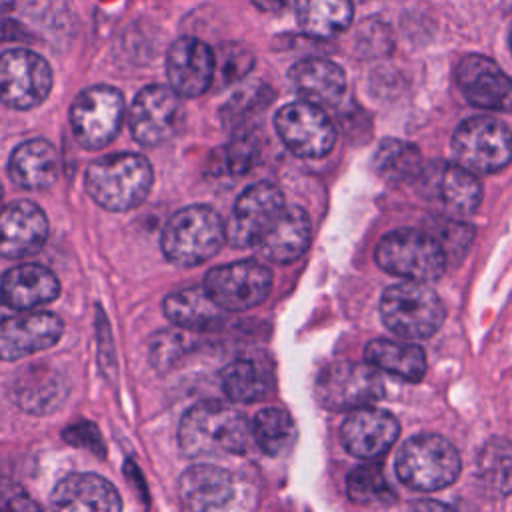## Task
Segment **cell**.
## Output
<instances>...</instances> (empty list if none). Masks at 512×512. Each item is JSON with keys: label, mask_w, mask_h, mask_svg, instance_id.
Instances as JSON below:
<instances>
[{"label": "cell", "mask_w": 512, "mask_h": 512, "mask_svg": "<svg viewBox=\"0 0 512 512\" xmlns=\"http://www.w3.org/2000/svg\"><path fill=\"white\" fill-rule=\"evenodd\" d=\"M46 238L48 218L40 206L28 200L0 206V256H30L44 246Z\"/></svg>", "instance_id": "20"}, {"label": "cell", "mask_w": 512, "mask_h": 512, "mask_svg": "<svg viewBox=\"0 0 512 512\" xmlns=\"http://www.w3.org/2000/svg\"><path fill=\"white\" fill-rule=\"evenodd\" d=\"M310 238L312 226L308 214L298 206H286L254 248L272 262L288 264L306 252Z\"/></svg>", "instance_id": "25"}, {"label": "cell", "mask_w": 512, "mask_h": 512, "mask_svg": "<svg viewBox=\"0 0 512 512\" xmlns=\"http://www.w3.org/2000/svg\"><path fill=\"white\" fill-rule=\"evenodd\" d=\"M300 28L312 38H332L344 32L352 18V0H296Z\"/></svg>", "instance_id": "30"}, {"label": "cell", "mask_w": 512, "mask_h": 512, "mask_svg": "<svg viewBox=\"0 0 512 512\" xmlns=\"http://www.w3.org/2000/svg\"><path fill=\"white\" fill-rule=\"evenodd\" d=\"M60 294V282L42 264H20L0 280V298L14 310H32L52 302Z\"/></svg>", "instance_id": "24"}, {"label": "cell", "mask_w": 512, "mask_h": 512, "mask_svg": "<svg viewBox=\"0 0 512 512\" xmlns=\"http://www.w3.org/2000/svg\"><path fill=\"white\" fill-rule=\"evenodd\" d=\"M376 264L400 278L414 282H430L444 274L446 254L430 232L394 230L386 234L374 252Z\"/></svg>", "instance_id": "5"}, {"label": "cell", "mask_w": 512, "mask_h": 512, "mask_svg": "<svg viewBox=\"0 0 512 512\" xmlns=\"http://www.w3.org/2000/svg\"><path fill=\"white\" fill-rule=\"evenodd\" d=\"M510 50H512V30H510Z\"/></svg>", "instance_id": "44"}, {"label": "cell", "mask_w": 512, "mask_h": 512, "mask_svg": "<svg viewBox=\"0 0 512 512\" xmlns=\"http://www.w3.org/2000/svg\"><path fill=\"white\" fill-rule=\"evenodd\" d=\"M64 332L52 312H24L0 320V360L12 362L54 346Z\"/></svg>", "instance_id": "18"}, {"label": "cell", "mask_w": 512, "mask_h": 512, "mask_svg": "<svg viewBox=\"0 0 512 512\" xmlns=\"http://www.w3.org/2000/svg\"><path fill=\"white\" fill-rule=\"evenodd\" d=\"M380 316L394 334L420 340L432 336L444 322V304L426 282L392 284L380 298Z\"/></svg>", "instance_id": "4"}, {"label": "cell", "mask_w": 512, "mask_h": 512, "mask_svg": "<svg viewBox=\"0 0 512 512\" xmlns=\"http://www.w3.org/2000/svg\"><path fill=\"white\" fill-rule=\"evenodd\" d=\"M366 362L406 382H420L426 374V354L418 344L388 338L372 340L364 350Z\"/></svg>", "instance_id": "29"}, {"label": "cell", "mask_w": 512, "mask_h": 512, "mask_svg": "<svg viewBox=\"0 0 512 512\" xmlns=\"http://www.w3.org/2000/svg\"><path fill=\"white\" fill-rule=\"evenodd\" d=\"M204 288L224 312H240L260 304L272 288V272L254 260L212 268Z\"/></svg>", "instance_id": "12"}, {"label": "cell", "mask_w": 512, "mask_h": 512, "mask_svg": "<svg viewBox=\"0 0 512 512\" xmlns=\"http://www.w3.org/2000/svg\"><path fill=\"white\" fill-rule=\"evenodd\" d=\"M424 198L438 204L448 216H468L482 200V186L474 172L456 162H432L416 178Z\"/></svg>", "instance_id": "14"}, {"label": "cell", "mask_w": 512, "mask_h": 512, "mask_svg": "<svg viewBox=\"0 0 512 512\" xmlns=\"http://www.w3.org/2000/svg\"><path fill=\"white\" fill-rule=\"evenodd\" d=\"M50 506L54 512H122V498L106 478L74 472L56 482Z\"/></svg>", "instance_id": "21"}, {"label": "cell", "mask_w": 512, "mask_h": 512, "mask_svg": "<svg viewBox=\"0 0 512 512\" xmlns=\"http://www.w3.org/2000/svg\"><path fill=\"white\" fill-rule=\"evenodd\" d=\"M178 496L188 512H222L232 496V476L214 464H194L178 480Z\"/></svg>", "instance_id": "23"}, {"label": "cell", "mask_w": 512, "mask_h": 512, "mask_svg": "<svg viewBox=\"0 0 512 512\" xmlns=\"http://www.w3.org/2000/svg\"><path fill=\"white\" fill-rule=\"evenodd\" d=\"M260 10L264 12H280L284 8H288L292 2L296 0H252Z\"/></svg>", "instance_id": "43"}, {"label": "cell", "mask_w": 512, "mask_h": 512, "mask_svg": "<svg viewBox=\"0 0 512 512\" xmlns=\"http://www.w3.org/2000/svg\"><path fill=\"white\" fill-rule=\"evenodd\" d=\"M476 480L488 496L512 492V442L492 438L482 446L476 460Z\"/></svg>", "instance_id": "31"}, {"label": "cell", "mask_w": 512, "mask_h": 512, "mask_svg": "<svg viewBox=\"0 0 512 512\" xmlns=\"http://www.w3.org/2000/svg\"><path fill=\"white\" fill-rule=\"evenodd\" d=\"M182 118L180 96L172 88L152 84L136 94L128 112V126L136 142L158 146L180 130Z\"/></svg>", "instance_id": "13"}, {"label": "cell", "mask_w": 512, "mask_h": 512, "mask_svg": "<svg viewBox=\"0 0 512 512\" xmlns=\"http://www.w3.org/2000/svg\"><path fill=\"white\" fill-rule=\"evenodd\" d=\"M350 500L358 504H384L394 500V492L378 466H358L346 480Z\"/></svg>", "instance_id": "35"}, {"label": "cell", "mask_w": 512, "mask_h": 512, "mask_svg": "<svg viewBox=\"0 0 512 512\" xmlns=\"http://www.w3.org/2000/svg\"><path fill=\"white\" fill-rule=\"evenodd\" d=\"M30 34L28 30L14 18L0 16V44L2 42H18V40H28Z\"/></svg>", "instance_id": "41"}, {"label": "cell", "mask_w": 512, "mask_h": 512, "mask_svg": "<svg viewBox=\"0 0 512 512\" xmlns=\"http://www.w3.org/2000/svg\"><path fill=\"white\" fill-rule=\"evenodd\" d=\"M274 128L284 146L302 158H322L336 142V128L320 106L290 102L274 116Z\"/></svg>", "instance_id": "10"}, {"label": "cell", "mask_w": 512, "mask_h": 512, "mask_svg": "<svg viewBox=\"0 0 512 512\" xmlns=\"http://www.w3.org/2000/svg\"><path fill=\"white\" fill-rule=\"evenodd\" d=\"M410 512H456L452 506L436 502V500H420L416 502Z\"/></svg>", "instance_id": "42"}, {"label": "cell", "mask_w": 512, "mask_h": 512, "mask_svg": "<svg viewBox=\"0 0 512 512\" xmlns=\"http://www.w3.org/2000/svg\"><path fill=\"white\" fill-rule=\"evenodd\" d=\"M252 440L268 456L282 454L294 438L292 416L282 408L260 410L250 424Z\"/></svg>", "instance_id": "33"}, {"label": "cell", "mask_w": 512, "mask_h": 512, "mask_svg": "<svg viewBox=\"0 0 512 512\" xmlns=\"http://www.w3.org/2000/svg\"><path fill=\"white\" fill-rule=\"evenodd\" d=\"M374 166L376 172L392 182V184H402V182H412L420 176L424 168V160L420 150L402 140H382L374 154Z\"/></svg>", "instance_id": "32"}, {"label": "cell", "mask_w": 512, "mask_h": 512, "mask_svg": "<svg viewBox=\"0 0 512 512\" xmlns=\"http://www.w3.org/2000/svg\"><path fill=\"white\" fill-rule=\"evenodd\" d=\"M314 394L328 410L352 412L378 402L384 396V382L368 362L336 360L318 374Z\"/></svg>", "instance_id": "8"}, {"label": "cell", "mask_w": 512, "mask_h": 512, "mask_svg": "<svg viewBox=\"0 0 512 512\" xmlns=\"http://www.w3.org/2000/svg\"><path fill=\"white\" fill-rule=\"evenodd\" d=\"M166 74L178 96L196 98L208 90L216 76V54L202 40L182 36L168 50Z\"/></svg>", "instance_id": "17"}, {"label": "cell", "mask_w": 512, "mask_h": 512, "mask_svg": "<svg viewBox=\"0 0 512 512\" xmlns=\"http://www.w3.org/2000/svg\"><path fill=\"white\" fill-rule=\"evenodd\" d=\"M0 200H2V186H0Z\"/></svg>", "instance_id": "45"}, {"label": "cell", "mask_w": 512, "mask_h": 512, "mask_svg": "<svg viewBox=\"0 0 512 512\" xmlns=\"http://www.w3.org/2000/svg\"><path fill=\"white\" fill-rule=\"evenodd\" d=\"M400 434L398 420L380 408H356L342 424L344 448L358 458L372 460L392 448Z\"/></svg>", "instance_id": "22"}, {"label": "cell", "mask_w": 512, "mask_h": 512, "mask_svg": "<svg viewBox=\"0 0 512 512\" xmlns=\"http://www.w3.org/2000/svg\"><path fill=\"white\" fill-rule=\"evenodd\" d=\"M258 156H260V146L254 140V136H250V134L236 136L226 146V152H224L226 168L234 176H242L248 170H252L254 164L258 162Z\"/></svg>", "instance_id": "37"}, {"label": "cell", "mask_w": 512, "mask_h": 512, "mask_svg": "<svg viewBox=\"0 0 512 512\" xmlns=\"http://www.w3.org/2000/svg\"><path fill=\"white\" fill-rule=\"evenodd\" d=\"M166 318L186 330H208L224 320V310L210 298L204 286L176 290L164 298Z\"/></svg>", "instance_id": "28"}, {"label": "cell", "mask_w": 512, "mask_h": 512, "mask_svg": "<svg viewBox=\"0 0 512 512\" xmlns=\"http://www.w3.org/2000/svg\"><path fill=\"white\" fill-rule=\"evenodd\" d=\"M250 440L252 432L244 414L216 400L194 404L178 426V444L188 458L244 454Z\"/></svg>", "instance_id": "1"}, {"label": "cell", "mask_w": 512, "mask_h": 512, "mask_svg": "<svg viewBox=\"0 0 512 512\" xmlns=\"http://www.w3.org/2000/svg\"><path fill=\"white\" fill-rule=\"evenodd\" d=\"M252 68V54L246 48L226 46L220 50L216 58V72L220 74L222 82H234L242 78Z\"/></svg>", "instance_id": "38"}, {"label": "cell", "mask_w": 512, "mask_h": 512, "mask_svg": "<svg viewBox=\"0 0 512 512\" xmlns=\"http://www.w3.org/2000/svg\"><path fill=\"white\" fill-rule=\"evenodd\" d=\"M226 240V226L216 210L194 204L178 210L164 226L160 246L178 266H196L218 254Z\"/></svg>", "instance_id": "3"}, {"label": "cell", "mask_w": 512, "mask_h": 512, "mask_svg": "<svg viewBox=\"0 0 512 512\" xmlns=\"http://www.w3.org/2000/svg\"><path fill=\"white\" fill-rule=\"evenodd\" d=\"M226 396L234 402H256L266 396L268 384L264 370L254 360H234L220 374Z\"/></svg>", "instance_id": "34"}, {"label": "cell", "mask_w": 512, "mask_h": 512, "mask_svg": "<svg viewBox=\"0 0 512 512\" xmlns=\"http://www.w3.org/2000/svg\"><path fill=\"white\" fill-rule=\"evenodd\" d=\"M124 118V96L112 86H90L82 90L72 108L70 124L76 142L86 150L110 144Z\"/></svg>", "instance_id": "9"}, {"label": "cell", "mask_w": 512, "mask_h": 512, "mask_svg": "<svg viewBox=\"0 0 512 512\" xmlns=\"http://www.w3.org/2000/svg\"><path fill=\"white\" fill-rule=\"evenodd\" d=\"M64 438H66L70 444L84 446V448H90V450H94V452L98 450L100 454L104 452L100 434H98V430H96L90 422H78V424L70 426V428L64 432Z\"/></svg>", "instance_id": "40"}, {"label": "cell", "mask_w": 512, "mask_h": 512, "mask_svg": "<svg viewBox=\"0 0 512 512\" xmlns=\"http://www.w3.org/2000/svg\"><path fill=\"white\" fill-rule=\"evenodd\" d=\"M158 342L150 346L152 364L164 370L170 362H174L184 350V338L178 332H162L156 336Z\"/></svg>", "instance_id": "39"}, {"label": "cell", "mask_w": 512, "mask_h": 512, "mask_svg": "<svg viewBox=\"0 0 512 512\" xmlns=\"http://www.w3.org/2000/svg\"><path fill=\"white\" fill-rule=\"evenodd\" d=\"M456 82L474 106L512 112V78L494 60L480 54L464 56L456 66Z\"/></svg>", "instance_id": "16"}, {"label": "cell", "mask_w": 512, "mask_h": 512, "mask_svg": "<svg viewBox=\"0 0 512 512\" xmlns=\"http://www.w3.org/2000/svg\"><path fill=\"white\" fill-rule=\"evenodd\" d=\"M8 172L20 188L44 190L56 182L60 172V158L48 140H28L12 152Z\"/></svg>", "instance_id": "27"}, {"label": "cell", "mask_w": 512, "mask_h": 512, "mask_svg": "<svg viewBox=\"0 0 512 512\" xmlns=\"http://www.w3.org/2000/svg\"><path fill=\"white\" fill-rule=\"evenodd\" d=\"M298 94L314 106H336L346 92L344 70L326 58H306L290 68Z\"/></svg>", "instance_id": "26"}, {"label": "cell", "mask_w": 512, "mask_h": 512, "mask_svg": "<svg viewBox=\"0 0 512 512\" xmlns=\"http://www.w3.org/2000/svg\"><path fill=\"white\" fill-rule=\"evenodd\" d=\"M8 396L20 410L44 416L56 412L64 404L68 396V382L48 364H28L10 380Z\"/></svg>", "instance_id": "19"}, {"label": "cell", "mask_w": 512, "mask_h": 512, "mask_svg": "<svg viewBox=\"0 0 512 512\" xmlns=\"http://www.w3.org/2000/svg\"><path fill=\"white\" fill-rule=\"evenodd\" d=\"M456 164L474 174H492L512 162V132L492 116L466 118L452 136Z\"/></svg>", "instance_id": "7"}, {"label": "cell", "mask_w": 512, "mask_h": 512, "mask_svg": "<svg viewBox=\"0 0 512 512\" xmlns=\"http://www.w3.org/2000/svg\"><path fill=\"white\" fill-rule=\"evenodd\" d=\"M460 474V456L442 436L420 434L410 438L396 458V476L402 484L420 492L450 486Z\"/></svg>", "instance_id": "6"}, {"label": "cell", "mask_w": 512, "mask_h": 512, "mask_svg": "<svg viewBox=\"0 0 512 512\" xmlns=\"http://www.w3.org/2000/svg\"><path fill=\"white\" fill-rule=\"evenodd\" d=\"M154 182L152 166L142 154L118 152L92 162L86 170L90 198L112 212L140 206Z\"/></svg>", "instance_id": "2"}, {"label": "cell", "mask_w": 512, "mask_h": 512, "mask_svg": "<svg viewBox=\"0 0 512 512\" xmlns=\"http://www.w3.org/2000/svg\"><path fill=\"white\" fill-rule=\"evenodd\" d=\"M286 208L280 188L270 182L248 186L236 200L226 226V240L236 248L256 246Z\"/></svg>", "instance_id": "15"}, {"label": "cell", "mask_w": 512, "mask_h": 512, "mask_svg": "<svg viewBox=\"0 0 512 512\" xmlns=\"http://www.w3.org/2000/svg\"><path fill=\"white\" fill-rule=\"evenodd\" d=\"M430 234L442 246V250L446 254V260H450V258L458 260L468 250V246L474 238V230L468 224L452 220V218L438 222L436 228Z\"/></svg>", "instance_id": "36"}, {"label": "cell", "mask_w": 512, "mask_h": 512, "mask_svg": "<svg viewBox=\"0 0 512 512\" xmlns=\"http://www.w3.org/2000/svg\"><path fill=\"white\" fill-rule=\"evenodd\" d=\"M52 88L50 64L36 52L16 48L0 54V100L16 110L42 104Z\"/></svg>", "instance_id": "11"}]
</instances>
